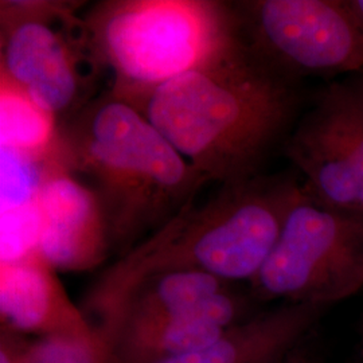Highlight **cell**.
<instances>
[{"label":"cell","mask_w":363,"mask_h":363,"mask_svg":"<svg viewBox=\"0 0 363 363\" xmlns=\"http://www.w3.org/2000/svg\"><path fill=\"white\" fill-rule=\"evenodd\" d=\"M130 104L208 183L223 186L261 175L296 124L300 97L296 84L257 64L238 37Z\"/></svg>","instance_id":"1"},{"label":"cell","mask_w":363,"mask_h":363,"mask_svg":"<svg viewBox=\"0 0 363 363\" xmlns=\"http://www.w3.org/2000/svg\"><path fill=\"white\" fill-rule=\"evenodd\" d=\"M250 292L232 286L181 315L96 330L106 363H157L199 349L259 310Z\"/></svg>","instance_id":"10"},{"label":"cell","mask_w":363,"mask_h":363,"mask_svg":"<svg viewBox=\"0 0 363 363\" xmlns=\"http://www.w3.org/2000/svg\"><path fill=\"white\" fill-rule=\"evenodd\" d=\"M234 286L214 274L174 271L145 279L93 327L105 330L181 315Z\"/></svg>","instance_id":"13"},{"label":"cell","mask_w":363,"mask_h":363,"mask_svg":"<svg viewBox=\"0 0 363 363\" xmlns=\"http://www.w3.org/2000/svg\"><path fill=\"white\" fill-rule=\"evenodd\" d=\"M0 327L28 337L96 333L82 308L66 294L58 272L38 252L0 261Z\"/></svg>","instance_id":"11"},{"label":"cell","mask_w":363,"mask_h":363,"mask_svg":"<svg viewBox=\"0 0 363 363\" xmlns=\"http://www.w3.org/2000/svg\"><path fill=\"white\" fill-rule=\"evenodd\" d=\"M330 308L279 303L229 327L199 349L157 363H272L319 327Z\"/></svg>","instance_id":"12"},{"label":"cell","mask_w":363,"mask_h":363,"mask_svg":"<svg viewBox=\"0 0 363 363\" xmlns=\"http://www.w3.org/2000/svg\"><path fill=\"white\" fill-rule=\"evenodd\" d=\"M249 55L291 84L363 69V34L345 0L232 1Z\"/></svg>","instance_id":"7"},{"label":"cell","mask_w":363,"mask_h":363,"mask_svg":"<svg viewBox=\"0 0 363 363\" xmlns=\"http://www.w3.org/2000/svg\"><path fill=\"white\" fill-rule=\"evenodd\" d=\"M249 292L259 303L333 307L363 289V216L298 199Z\"/></svg>","instance_id":"6"},{"label":"cell","mask_w":363,"mask_h":363,"mask_svg":"<svg viewBox=\"0 0 363 363\" xmlns=\"http://www.w3.org/2000/svg\"><path fill=\"white\" fill-rule=\"evenodd\" d=\"M23 363H106L103 340L89 337H31Z\"/></svg>","instance_id":"15"},{"label":"cell","mask_w":363,"mask_h":363,"mask_svg":"<svg viewBox=\"0 0 363 363\" xmlns=\"http://www.w3.org/2000/svg\"><path fill=\"white\" fill-rule=\"evenodd\" d=\"M100 73L84 16L72 3H0V78L58 124L91 103Z\"/></svg>","instance_id":"5"},{"label":"cell","mask_w":363,"mask_h":363,"mask_svg":"<svg viewBox=\"0 0 363 363\" xmlns=\"http://www.w3.org/2000/svg\"><path fill=\"white\" fill-rule=\"evenodd\" d=\"M55 156L74 175L91 178L117 257L208 183L135 105L111 91L58 124Z\"/></svg>","instance_id":"3"},{"label":"cell","mask_w":363,"mask_h":363,"mask_svg":"<svg viewBox=\"0 0 363 363\" xmlns=\"http://www.w3.org/2000/svg\"><path fill=\"white\" fill-rule=\"evenodd\" d=\"M303 195V182L291 172L261 174L220 186L206 202H189L104 268L79 307L93 325L145 279L174 271L210 273L233 284L250 283Z\"/></svg>","instance_id":"2"},{"label":"cell","mask_w":363,"mask_h":363,"mask_svg":"<svg viewBox=\"0 0 363 363\" xmlns=\"http://www.w3.org/2000/svg\"><path fill=\"white\" fill-rule=\"evenodd\" d=\"M284 152L307 194L363 216V76L328 85L294 125Z\"/></svg>","instance_id":"8"},{"label":"cell","mask_w":363,"mask_h":363,"mask_svg":"<svg viewBox=\"0 0 363 363\" xmlns=\"http://www.w3.org/2000/svg\"><path fill=\"white\" fill-rule=\"evenodd\" d=\"M1 148L46 160L57 147L58 121L25 94L0 82Z\"/></svg>","instance_id":"14"},{"label":"cell","mask_w":363,"mask_h":363,"mask_svg":"<svg viewBox=\"0 0 363 363\" xmlns=\"http://www.w3.org/2000/svg\"><path fill=\"white\" fill-rule=\"evenodd\" d=\"M352 19L363 34V0H345Z\"/></svg>","instance_id":"18"},{"label":"cell","mask_w":363,"mask_h":363,"mask_svg":"<svg viewBox=\"0 0 363 363\" xmlns=\"http://www.w3.org/2000/svg\"><path fill=\"white\" fill-rule=\"evenodd\" d=\"M272 363H325V342L319 334V327Z\"/></svg>","instance_id":"16"},{"label":"cell","mask_w":363,"mask_h":363,"mask_svg":"<svg viewBox=\"0 0 363 363\" xmlns=\"http://www.w3.org/2000/svg\"><path fill=\"white\" fill-rule=\"evenodd\" d=\"M84 21L109 91L130 103L238 42L232 1L106 0Z\"/></svg>","instance_id":"4"},{"label":"cell","mask_w":363,"mask_h":363,"mask_svg":"<svg viewBox=\"0 0 363 363\" xmlns=\"http://www.w3.org/2000/svg\"><path fill=\"white\" fill-rule=\"evenodd\" d=\"M357 363H363V316L358 328V342H357Z\"/></svg>","instance_id":"19"},{"label":"cell","mask_w":363,"mask_h":363,"mask_svg":"<svg viewBox=\"0 0 363 363\" xmlns=\"http://www.w3.org/2000/svg\"><path fill=\"white\" fill-rule=\"evenodd\" d=\"M31 337L0 327V363H23Z\"/></svg>","instance_id":"17"},{"label":"cell","mask_w":363,"mask_h":363,"mask_svg":"<svg viewBox=\"0 0 363 363\" xmlns=\"http://www.w3.org/2000/svg\"><path fill=\"white\" fill-rule=\"evenodd\" d=\"M37 252L57 272H86L113 256L104 208L55 152L43 163L35 196Z\"/></svg>","instance_id":"9"}]
</instances>
